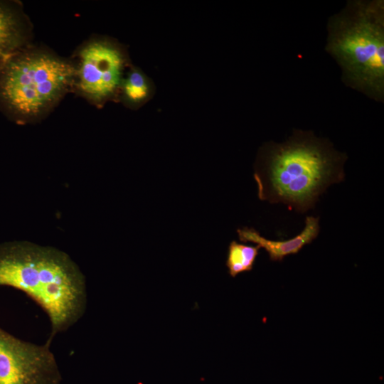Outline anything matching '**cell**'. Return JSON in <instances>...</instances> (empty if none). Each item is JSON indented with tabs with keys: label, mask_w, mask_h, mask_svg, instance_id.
Listing matches in <instances>:
<instances>
[{
	"label": "cell",
	"mask_w": 384,
	"mask_h": 384,
	"mask_svg": "<svg viewBox=\"0 0 384 384\" xmlns=\"http://www.w3.org/2000/svg\"><path fill=\"white\" fill-rule=\"evenodd\" d=\"M347 159L328 139L294 129L284 142L260 148L254 173L258 198L305 212L329 186L344 179Z\"/></svg>",
	"instance_id": "obj_1"
},
{
	"label": "cell",
	"mask_w": 384,
	"mask_h": 384,
	"mask_svg": "<svg viewBox=\"0 0 384 384\" xmlns=\"http://www.w3.org/2000/svg\"><path fill=\"white\" fill-rule=\"evenodd\" d=\"M0 286L24 292L46 313L51 340L83 316L85 277L65 252L27 241L0 243Z\"/></svg>",
	"instance_id": "obj_2"
},
{
	"label": "cell",
	"mask_w": 384,
	"mask_h": 384,
	"mask_svg": "<svg viewBox=\"0 0 384 384\" xmlns=\"http://www.w3.org/2000/svg\"><path fill=\"white\" fill-rule=\"evenodd\" d=\"M326 50L343 82L369 98L384 99V1H349L330 17Z\"/></svg>",
	"instance_id": "obj_3"
},
{
	"label": "cell",
	"mask_w": 384,
	"mask_h": 384,
	"mask_svg": "<svg viewBox=\"0 0 384 384\" xmlns=\"http://www.w3.org/2000/svg\"><path fill=\"white\" fill-rule=\"evenodd\" d=\"M74 79L73 63L30 45L0 68V111L20 124L37 122L73 90Z\"/></svg>",
	"instance_id": "obj_4"
},
{
	"label": "cell",
	"mask_w": 384,
	"mask_h": 384,
	"mask_svg": "<svg viewBox=\"0 0 384 384\" xmlns=\"http://www.w3.org/2000/svg\"><path fill=\"white\" fill-rule=\"evenodd\" d=\"M74 90L94 105H103L120 91L126 55L111 40L95 37L84 43L77 53Z\"/></svg>",
	"instance_id": "obj_5"
},
{
	"label": "cell",
	"mask_w": 384,
	"mask_h": 384,
	"mask_svg": "<svg viewBox=\"0 0 384 384\" xmlns=\"http://www.w3.org/2000/svg\"><path fill=\"white\" fill-rule=\"evenodd\" d=\"M51 341L35 344L0 327V384H60Z\"/></svg>",
	"instance_id": "obj_6"
},
{
	"label": "cell",
	"mask_w": 384,
	"mask_h": 384,
	"mask_svg": "<svg viewBox=\"0 0 384 384\" xmlns=\"http://www.w3.org/2000/svg\"><path fill=\"white\" fill-rule=\"evenodd\" d=\"M32 25L19 1L0 0V68L31 45Z\"/></svg>",
	"instance_id": "obj_7"
},
{
	"label": "cell",
	"mask_w": 384,
	"mask_h": 384,
	"mask_svg": "<svg viewBox=\"0 0 384 384\" xmlns=\"http://www.w3.org/2000/svg\"><path fill=\"white\" fill-rule=\"evenodd\" d=\"M319 218L307 216L303 230L294 238L283 241L266 239L254 228H239L237 233L242 242H251L265 249L272 261H282L289 255L297 253L304 245L311 243L319 233Z\"/></svg>",
	"instance_id": "obj_8"
},
{
	"label": "cell",
	"mask_w": 384,
	"mask_h": 384,
	"mask_svg": "<svg viewBox=\"0 0 384 384\" xmlns=\"http://www.w3.org/2000/svg\"><path fill=\"white\" fill-rule=\"evenodd\" d=\"M119 92L127 105L136 107L149 100L152 94V85L144 73L133 67L124 78Z\"/></svg>",
	"instance_id": "obj_9"
},
{
	"label": "cell",
	"mask_w": 384,
	"mask_h": 384,
	"mask_svg": "<svg viewBox=\"0 0 384 384\" xmlns=\"http://www.w3.org/2000/svg\"><path fill=\"white\" fill-rule=\"evenodd\" d=\"M260 247L247 245L232 241L228 247L226 266L230 275L233 277L238 274L252 270Z\"/></svg>",
	"instance_id": "obj_10"
}]
</instances>
